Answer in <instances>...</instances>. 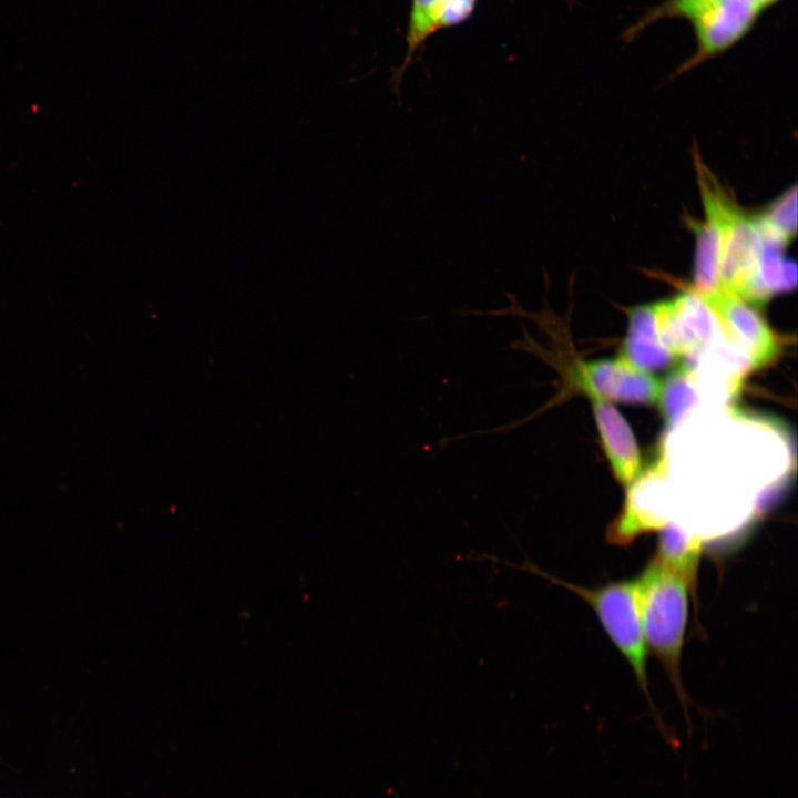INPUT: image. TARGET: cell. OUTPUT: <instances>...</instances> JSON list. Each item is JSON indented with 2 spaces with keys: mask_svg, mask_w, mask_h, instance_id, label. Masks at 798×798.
<instances>
[{
  "mask_svg": "<svg viewBox=\"0 0 798 798\" xmlns=\"http://www.w3.org/2000/svg\"><path fill=\"white\" fill-rule=\"evenodd\" d=\"M646 646L664 664L684 700L679 665L688 615V582L656 559L635 579Z\"/></svg>",
  "mask_w": 798,
  "mask_h": 798,
  "instance_id": "obj_1",
  "label": "cell"
},
{
  "mask_svg": "<svg viewBox=\"0 0 798 798\" xmlns=\"http://www.w3.org/2000/svg\"><path fill=\"white\" fill-rule=\"evenodd\" d=\"M482 557L542 576L582 597L594 610L605 632L630 663L642 690L648 696L647 646L642 627L636 580L589 589L550 575L528 559L521 564H512L492 555L482 554Z\"/></svg>",
  "mask_w": 798,
  "mask_h": 798,
  "instance_id": "obj_2",
  "label": "cell"
},
{
  "mask_svg": "<svg viewBox=\"0 0 798 798\" xmlns=\"http://www.w3.org/2000/svg\"><path fill=\"white\" fill-rule=\"evenodd\" d=\"M694 163L700 192L704 218L693 228L695 232L693 289L706 296L722 288L720 263L724 231L728 213L735 200L720 185L716 176L694 152Z\"/></svg>",
  "mask_w": 798,
  "mask_h": 798,
  "instance_id": "obj_3",
  "label": "cell"
},
{
  "mask_svg": "<svg viewBox=\"0 0 798 798\" xmlns=\"http://www.w3.org/2000/svg\"><path fill=\"white\" fill-rule=\"evenodd\" d=\"M780 1L725 0L692 20L695 51L675 74H683L732 49L751 31L765 11Z\"/></svg>",
  "mask_w": 798,
  "mask_h": 798,
  "instance_id": "obj_4",
  "label": "cell"
},
{
  "mask_svg": "<svg viewBox=\"0 0 798 798\" xmlns=\"http://www.w3.org/2000/svg\"><path fill=\"white\" fill-rule=\"evenodd\" d=\"M569 387L592 399L652 405L658 401L662 383L621 356L616 359L576 361L565 376Z\"/></svg>",
  "mask_w": 798,
  "mask_h": 798,
  "instance_id": "obj_5",
  "label": "cell"
},
{
  "mask_svg": "<svg viewBox=\"0 0 798 798\" xmlns=\"http://www.w3.org/2000/svg\"><path fill=\"white\" fill-rule=\"evenodd\" d=\"M655 306L658 340L676 358L696 356L720 334L713 310L692 286Z\"/></svg>",
  "mask_w": 798,
  "mask_h": 798,
  "instance_id": "obj_6",
  "label": "cell"
},
{
  "mask_svg": "<svg viewBox=\"0 0 798 798\" xmlns=\"http://www.w3.org/2000/svg\"><path fill=\"white\" fill-rule=\"evenodd\" d=\"M699 296L713 310L723 336L746 355L750 368H761L779 355L780 339L753 305L723 287Z\"/></svg>",
  "mask_w": 798,
  "mask_h": 798,
  "instance_id": "obj_7",
  "label": "cell"
},
{
  "mask_svg": "<svg viewBox=\"0 0 798 798\" xmlns=\"http://www.w3.org/2000/svg\"><path fill=\"white\" fill-rule=\"evenodd\" d=\"M763 239L755 215L746 213L735 202L728 213L722 248V287L741 296L750 283Z\"/></svg>",
  "mask_w": 798,
  "mask_h": 798,
  "instance_id": "obj_8",
  "label": "cell"
},
{
  "mask_svg": "<svg viewBox=\"0 0 798 798\" xmlns=\"http://www.w3.org/2000/svg\"><path fill=\"white\" fill-rule=\"evenodd\" d=\"M477 2L478 0H412L406 55L391 78L397 96L402 75L426 40L439 30L464 22L473 13Z\"/></svg>",
  "mask_w": 798,
  "mask_h": 798,
  "instance_id": "obj_9",
  "label": "cell"
},
{
  "mask_svg": "<svg viewBox=\"0 0 798 798\" xmlns=\"http://www.w3.org/2000/svg\"><path fill=\"white\" fill-rule=\"evenodd\" d=\"M593 411L604 450L616 478L623 484L632 483L638 475L641 459L630 426L608 401L593 399Z\"/></svg>",
  "mask_w": 798,
  "mask_h": 798,
  "instance_id": "obj_10",
  "label": "cell"
},
{
  "mask_svg": "<svg viewBox=\"0 0 798 798\" xmlns=\"http://www.w3.org/2000/svg\"><path fill=\"white\" fill-rule=\"evenodd\" d=\"M761 239L763 249L754 276L740 296L753 306H763L773 296L792 290L797 284V267L785 257L786 246L763 236Z\"/></svg>",
  "mask_w": 798,
  "mask_h": 798,
  "instance_id": "obj_11",
  "label": "cell"
},
{
  "mask_svg": "<svg viewBox=\"0 0 798 798\" xmlns=\"http://www.w3.org/2000/svg\"><path fill=\"white\" fill-rule=\"evenodd\" d=\"M754 215L763 237L787 247L797 234V186L792 185Z\"/></svg>",
  "mask_w": 798,
  "mask_h": 798,
  "instance_id": "obj_12",
  "label": "cell"
},
{
  "mask_svg": "<svg viewBox=\"0 0 798 798\" xmlns=\"http://www.w3.org/2000/svg\"><path fill=\"white\" fill-rule=\"evenodd\" d=\"M659 405L668 426H674L699 401L694 371L686 365L674 370L662 383Z\"/></svg>",
  "mask_w": 798,
  "mask_h": 798,
  "instance_id": "obj_13",
  "label": "cell"
},
{
  "mask_svg": "<svg viewBox=\"0 0 798 798\" xmlns=\"http://www.w3.org/2000/svg\"><path fill=\"white\" fill-rule=\"evenodd\" d=\"M725 0H663L648 8L634 23L625 29L622 39L631 42L647 27L663 19H685L688 22L712 10Z\"/></svg>",
  "mask_w": 798,
  "mask_h": 798,
  "instance_id": "obj_14",
  "label": "cell"
},
{
  "mask_svg": "<svg viewBox=\"0 0 798 798\" xmlns=\"http://www.w3.org/2000/svg\"><path fill=\"white\" fill-rule=\"evenodd\" d=\"M699 551L698 541L687 539L677 528L668 525L661 534L656 560L690 583L697 569Z\"/></svg>",
  "mask_w": 798,
  "mask_h": 798,
  "instance_id": "obj_15",
  "label": "cell"
},
{
  "mask_svg": "<svg viewBox=\"0 0 798 798\" xmlns=\"http://www.w3.org/2000/svg\"><path fill=\"white\" fill-rule=\"evenodd\" d=\"M621 357L644 371L665 368L676 360L657 338L630 335L623 344Z\"/></svg>",
  "mask_w": 798,
  "mask_h": 798,
  "instance_id": "obj_16",
  "label": "cell"
}]
</instances>
